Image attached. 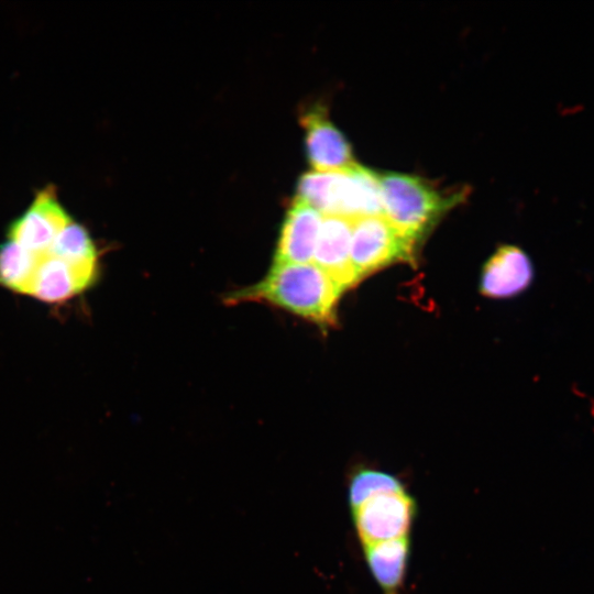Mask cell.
<instances>
[{
  "mask_svg": "<svg viewBox=\"0 0 594 594\" xmlns=\"http://www.w3.org/2000/svg\"><path fill=\"white\" fill-rule=\"evenodd\" d=\"M348 501L362 549L409 540L416 504L395 475L375 469L358 470L349 482Z\"/></svg>",
  "mask_w": 594,
  "mask_h": 594,
  "instance_id": "1",
  "label": "cell"
},
{
  "mask_svg": "<svg viewBox=\"0 0 594 594\" xmlns=\"http://www.w3.org/2000/svg\"><path fill=\"white\" fill-rule=\"evenodd\" d=\"M341 294V288L312 262L273 263L262 280L233 292L227 299L229 304H270L320 327H330Z\"/></svg>",
  "mask_w": 594,
  "mask_h": 594,
  "instance_id": "2",
  "label": "cell"
},
{
  "mask_svg": "<svg viewBox=\"0 0 594 594\" xmlns=\"http://www.w3.org/2000/svg\"><path fill=\"white\" fill-rule=\"evenodd\" d=\"M297 197L322 216L355 219L383 213L378 175L356 163L342 170L305 174Z\"/></svg>",
  "mask_w": 594,
  "mask_h": 594,
  "instance_id": "3",
  "label": "cell"
},
{
  "mask_svg": "<svg viewBox=\"0 0 594 594\" xmlns=\"http://www.w3.org/2000/svg\"><path fill=\"white\" fill-rule=\"evenodd\" d=\"M378 180L384 217L415 244L460 200L416 176L387 173Z\"/></svg>",
  "mask_w": 594,
  "mask_h": 594,
  "instance_id": "4",
  "label": "cell"
},
{
  "mask_svg": "<svg viewBox=\"0 0 594 594\" xmlns=\"http://www.w3.org/2000/svg\"><path fill=\"white\" fill-rule=\"evenodd\" d=\"M415 243L383 213L352 219L351 265L355 282L398 262H410Z\"/></svg>",
  "mask_w": 594,
  "mask_h": 594,
  "instance_id": "5",
  "label": "cell"
},
{
  "mask_svg": "<svg viewBox=\"0 0 594 594\" xmlns=\"http://www.w3.org/2000/svg\"><path fill=\"white\" fill-rule=\"evenodd\" d=\"M70 220L54 188L48 186L38 191L30 207L11 222L8 239L34 254L44 255Z\"/></svg>",
  "mask_w": 594,
  "mask_h": 594,
  "instance_id": "6",
  "label": "cell"
},
{
  "mask_svg": "<svg viewBox=\"0 0 594 594\" xmlns=\"http://www.w3.org/2000/svg\"><path fill=\"white\" fill-rule=\"evenodd\" d=\"M352 219L322 216L312 263L344 289L355 284L351 265Z\"/></svg>",
  "mask_w": 594,
  "mask_h": 594,
  "instance_id": "7",
  "label": "cell"
},
{
  "mask_svg": "<svg viewBox=\"0 0 594 594\" xmlns=\"http://www.w3.org/2000/svg\"><path fill=\"white\" fill-rule=\"evenodd\" d=\"M301 123L306 130L308 157L315 170H342L355 164L350 144L330 122L323 109L307 111Z\"/></svg>",
  "mask_w": 594,
  "mask_h": 594,
  "instance_id": "8",
  "label": "cell"
},
{
  "mask_svg": "<svg viewBox=\"0 0 594 594\" xmlns=\"http://www.w3.org/2000/svg\"><path fill=\"white\" fill-rule=\"evenodd\" d=\"M532 278L534 266L529 256L518 246L505 245L485 263L480 290L490 298H509L526 290Z\"/></svg>",
  "mask_w": 594,
  "mask_h": 594,
  "instance_id": "9",
  "label": "cell"
},
{
  "mask_svg": "<svg viewBox=\"0 0 594 594\" xmlns=\"http://www.w3.org/2000/svg\"><path fill=\"white\" fill-rule=\"evenodd\" d=\"M322 215L296 197L285 218L274 263L312 262Z\"/></svg>",
  "mask_w": 594,
  "mask_h": 594,
  "instance_id": "10",
  "label": "cell"
},
{
  "mask_svg": "<svg viewBox=\"0 0 594 594\" xmlns=\"http://www.w3.org/2000/svg\"><path fill=\"white\" fill-rule=\"evenodd\" d=\"M48 255L64 261L70 268L80 293L97 279L98 253L87 229L70 220L54 239Z\"/></svg>",
  "mask_w": 594,
  "mask_h": 594,
  "instance_id": "11",
  "label": "cell"
},
{
  "mask_svg": "<svg viewBox=\"0 0 594 594\" xmlns=\"http://www.w3.org/2000/svg\"><path fill=\"white\" fill-rule=\"evenodd\" d=\"M409 540H399L362 549L374 580L385 594H397L408 563Z\"/></svg>",
  "mask_w": 594,
  "mask_h": 594,
  "instance_id": "12",
  "label": "cell"
},
{
  "mask_svg": "<svg viewBox=\"0 0 594 594\" xmlns=\"http://www.w3.org/2000/svg\"><path fill=\"white\" fill-rule=\"evenodd\" d=\"M78 294L80 292L69 266L55 256L44 254L28 295L46 304H62Z\"/></svg>",
  "mask_w": 594,
  "mask_h": 594,
  "instance_id": "13",
  "label": "cell"
},
{
  "mask_svg": "<svg viewBox=\"0 0 594 594\" xmlns=\"http://www.w3.org/2000/svg\"><path fill=\"white\" fill-rule=\"evenodd\" d=\"M42 256L7 239L0 244V286L28 295Z\"/></svg>",
  "mask_w": 594,
  "mask_h": 594,
  "instance_id": "14",
  "label": "cell"
}]
</instances>
